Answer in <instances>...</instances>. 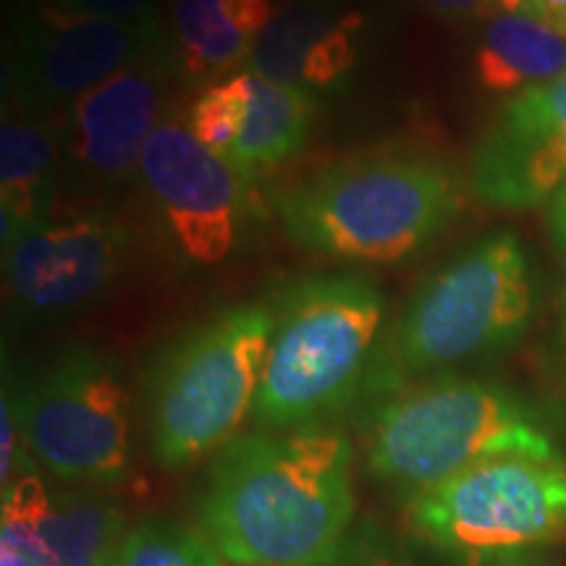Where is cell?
<instances>
[{
	"mask_svg": "<svg viewBox=\"0 0 566 566\" xmlns=\"http://www.w3.org/2000/svg\"><path fill=\"white\" fill-rule=\"evenodd\" d=\"M139 174L168 237L192 265L231 254L247 216L244 179L210 153L187 124L160 122L139 158Z\"/></svg>",
	"mask_w": 566,
	"mask_h": 566,
	"instance_id": "cell-10",
	"label": "cell"
},
{
	"mask_svg": "<svg viewBox=\"0 0 566 566\" xmlns=\"http://www.w3.org/2000/svg\"><path fill=\"white\" fill-rule=\"evenodd\" d=\"M252 74V71H250ZM317 116L315 92L252 74L250 111L226 163L244 181L271 174L302 150Z\"/></svg>",
	"mask_w": 566,
	"mask_h": 566,
	"instance_id": "cell-17",
	"label": "cell"
},
{
	"mask_svg": "<svg viewBox=\"0 0 566 566\" xmlns=\"http://www.w3.org/2000/svg\"><path fill=\"white\" fill-rule=\"evenodd\" d=\"M535 13L562 30L566 27V0H535Z\"/></svg>",
	"mask_w": 566,
	"mask_h": 566,
	"instance_id": "cell-27",
	"label": "cell"
},
{
	"mask_svg": "<svg viewBox=\"0 0 566 566\" xmlns=\"http://www.w3.org/2000/svg\"><path fill=\"white\" fill-rule=\"evenodd\" d=\"M163 53L158 19L116 21L40 6L17 40L11 101L27 116L66 111L108 76Z\"/></svg>",
	"mask_w": 566,
	"mask_h": 566,
	"instance_id": "cell-9",
	"label": "cell"
},
{
	"mask_svg": "<svg viewBox=\"0 0 566 566\" xmlns=\"http://www.w3.org/2000/svg\"><path fill=\"white\" fill-rule=\"evenodd\" d=\"M0 438H3V451H0V485L11 488V483H17L21 478L19 467H27V443L24 436H21L19 420H17V409H13V401L9 394H3V405H0Z\"/></svg>",
	"mask_w": 566,
	"mask_h": 566,
	"instance_id": "cell-24",
	"label": "cell"
},
{
	"mask_svg": "<svg viewBox=\"0 0 566 566\" xmlns=\"http://www.w3.org/2000/svg\"><path fill=\"white\" fill-rule=\"evenodd\" d=\"M409 522L457 554H495L566 535V464L554 457L480 459L441 485L412 493Z\"/></svg>",
	"mask_w": 566,
	"mask_h": 566,
	"instance_id": "cell-8",
	"label": "cell"
},
{
	"mask_svg": "<svg viewBox=\"0 0 566 566\" xmlns=\"http://www.w3.org/2000/svg\"><path fill=\"white\" fill-rule=\"evenodd\" d=\"M535 281L514 233L480 239L409 300L394 331V363L401 373H428L478 354L504 349L527 331Z\"/></svg>",
	"mask_w": 566,
	"mask_h": 566,
	"instance_id": "cell-6",
	"label": "cell"
},
{
	"mask_svg": "<svg viewBox=\"0 0 566 566\" xmlns=\"http://www.w3.org/2000/svg\"><path fill=\"white\" fill-rule=\"evenodd\" d=\"M352 514V446L323 428L233 438L202 495L205 533L231 566H325Z\"/></svg>",
	"mask_w": 566,
	"mask_h": 566,
	"instance_id": "cell-1",
	"label": "cell"
},
{
	"mask_svg": "<svg viewBox=\"0 0 566 566\" xmlns=\"http://www.w3.org/2000/svg\"><path fill=\"white\" fill-rule=\"evenodd\" d=\"M40 6L82 17L116 21H155L153 0H40Z\"/></svg>",
	"mask_w": 566,
	"mask_h": 566,
	"instance_id": "cell-23",
	"label": "cell"
},
{
	"mask_svg": "<svg viewBox=\"0 0 566 566\" xmlns=\"http://www.w3.org/2000/svg\"><path fill=\"white\" fill-rule=\"evenodd\" d=\"M286 237L307 252L354 263H399L462 210V187L443 160L380 147L349 155L275 202Z\"/></svg>",
	"mask_w": 566,
	"mask_h": 566,
	"instance_id": "cell-2",
	"label": "cell"
},
{
	"mask_svg": "<svg viewBox=\"0 0 566 566\" xmlns=\"http://www.w3.org/2000/svg\"><path fill=\"white\" fill-rule=\"evenodd\" d=\"M504 13H535V0H493Z\"/></svg>",
	"mask_w": 566,
	"mask_h": 566,
	"instance_id": "cell-28",
	"label": "cell"
},
{
	"mask_svg": "<svg viewBox=\"0 0 566 566\" xmlns=\"http://www.w3.org/2000/svg\"><path fill=\"white\" fill-rule=\"evenodd\" d=\"M252 417L268 430L315 428L352 399L384 323V296L363 275H317L286 289Z\"/></svg>",
	"mask_w": 566,
	"mask_h": 566,
	"instance_id": "cell-3",
	"label": "cell"
},
{
	"mask_svg": "<svg viewBox=\"0 0 566 566\" xmlns=\"http://www.w3.org/2000/svg\"><path fill=\"white\" fill-rule=\"evenodd\" d=\"M27 451L71 485L122 483L132 459L129 396L116 359L76 346L13 396Z\"/></svg>",
	"mask_w": 566,
	"mask_h": 566,
	"instance_id": "cell-7",
	"label": "cell"
},
{
	"mask_svg": "<svg viewBox=\"0 0 566 566\" xmlns=\"http://www.w3.org/2000/svg\"><path fill=\"white\" fill-rule=\"evenodd\" d=\"M363 17L328 0H294L275 11L254 42L247 71L300 90H328L357 61Z\"/></svg>",
	"mask_w": 566,
	"mask_h": 566,
	"instance_id": "cell-14",
	"label": "cell"
},
{
	"mask_svg": "<svg viewBox=\"0 0 566 566\" xmlns=\"http://www.w3.org/2000/svg\"><path fill=\"white\" fill-rule=\"evenodd\" d=\"M250 71H237L226 80L212 82L189 111V132L200 139V145L221 158L231 153L242 134L247 111H250Z\"/></svg>",
	"mask_w": 566,
	"mask_h": 566,
	"instance_id": "cell-22",
	"label": "cell"
},
{
	"mask_svg": "<svg viewBox=\"0 0 566 566\" xmlns=\"http://www.w3.org/2000/svg\"><path fill=\"white\" fill-rule=\"evenodd\" d=\"M55 137L40 118H3L0 132V221L3 250L51 216Z\"/></svg>",
	"mask_w": 566,
	"mask_h": 566,
	"instance_id": "cell-18",
	"label": "cell"
},
{
	"mask_svg": "<svg viewBox=\"0 0 566 566\" xmlns=\"http://www.w3.org/2000/svg\"><path fill=\"white\" fill-rule=\"evenodd\" d=\"M208 533L168 520H145L132 527L111 566H226Z\"/></svg>",
	"mask_w": 566,
	"mask_h": 566,
	"instance_id": "cell-20",
	"label": "cell"
},
{
	"mask_svg": "<svg viewBox=\"0 0 566 566\" xmlns=\"http://www.w3.org/2000/svg\"><path fill=\"white\" fill-rule=\"evenodd\" d=\"M132 233L108 210L48 216L3 250L6 286L13 307L27 315L80 310L122 275Z\"/></svg>",
	"mask_w": 566,
	"mask_h": 566,
	"instance_id": "cell-11",
	"label": "cell"
},
{
	"mask_svg": "<svg viewBox=\"0 0 566 566\" xmlns=\"http://www.w3.org/2000/svg\"><path fill=\"white\" fill-rule=\"evenodd\" d=\"M551 231L566 260V189H562L554 200H551Z\"/></svg>",
	"mask_w": 566,
	"mask_h": 566,
	"instance_id": "cell-26",
	"label": "cell"
},
{
	"mask_svg": "<svg viewBox=\"0 0 566 566\" xmlns=\"http://www.w3.org/2000/svg\"><path fill=\"white\" fill-rule=\"evenodd\" d=\"M166 53L134 63L84 92L63 111L61 145L71 174L113 187L139 166L166 97Z\"/></svg>",
	"mask_w": 566,
	"mask_h": 566,
	"instance_id": "cell-13",
	"label": "cell"
},
{
	"mask_svg": "<svg viewBox=\"0 0 566 566\" xmlns=\"http://www.w3.org/2000/svg\"><path fill=\"white\" fill-rule=\"evenodd\" d=\"M499 454L554 457L556 451L520 399L480 380H430L388 401L373 422V472L412 493Z\"/></svg>",
	"mask_w": 566,
	"mask_h": 566,
	"instance_id": "cell-5",
	"label": "cell"
},
{
	"mask_svg": "<svg viewBox=\"0 0 566 566\" xmlns=\"http://www.w3.org/2000/svg\"><path fill=\"white\" fill-rule=\"evenodd\" d=\"M475 74L495 95L562 80L566 74V32L537 13L493 17L480 40Z\"/></svg>",
	"mask_w": 566,
	"mask_h": 566,
	"instance_id": "cell-16",
	"label": "cell"
},
{
	"mask_svg": "<svg viewBox=\"0 0 566 566\" xmlns=\"http://www.w3.org/2000/svg\"><path fill=\"white\" fill-rule=\"evenodd\" d=\"M126 533L122 509L87 493H51L42 516L51 566H111Z\"/></svg>",
	"mask_w": 566,
	"mask_h": 566,
	"instance_id": "cell-19",
	"label": "cell"
},
{
	"mask_svg": "<svg viewBox=\"0 0 566 566\" xmlns=\"http://www.w3.org/2000/svg\"><path fill=\"white\" fill-rule=\"evenodd\" d=\"M566 189V74L522 90L472 153V192L488 208L530 210Z\"/></svg>",
	"mask_w": 566,
	"mask_h": 566,
	"instance_id": "cell-12",
	"label": "cell"
},
{
	"mask_svg": "<svg viewBox=\"0 0 566 566\" xmlns=\"http://www.w3.org/2000/svg\"><path fill=\"white\" fill-rule=\"evenodd\" d=\"M181 66L197 82L221 76L250 59L273 19L271 0H174Z\"/></svg>",
	"mask_w": 566,
	"mask_h": 566,
	"instance_id": "cell-15",
	"label": "cell"
},
{
	"mask_svg": "<svg viewBox=\"0 0 566 566\" xmlns=\"http://www.w3.org/2000/svg\"><path fill=\"white\" fill-rule=\"evenodd\" d=\"M273 331V307L244 304L163 352L150 384V443L163 467L184 470L233 441L258 399Z\"/></svg>",
	"mask_w": 566,
	"mask_h": 566,
	"instance_id": "cell-4",
	"label": "cell"
},
{
	"mask_svg": "<svg viewBox=\"0 0 566 566\" xmlns=\"http://www.w3.org/2000/svg\"><path fill=\"white\" fill-rule=\"evenodd\" d=\"M428 11H433L436 17L459 21V19H472L483 17L493 9V0H420Z\"/></svg>",
	"mask_w": 566,
	"mask_h": 566,
	"instance_id": "cell-25",
	"label": "cell"
},
{
	"mask_svg": "<svg viewBox=\"0 0 566 566\" xmlns=\"http://www.w3.org/2000/svg\"><path fill=\"white\" fill-rule=\"evenodd\" d=\"M51 504V491L38 475H21L3 491L0 514V566H51L42 516Z\"/></svg>",
	"mask_w": 566,
	"mask_h": 566,
	"instance_id": "cell-21",
	"label": "cell"
}]
</instances>
